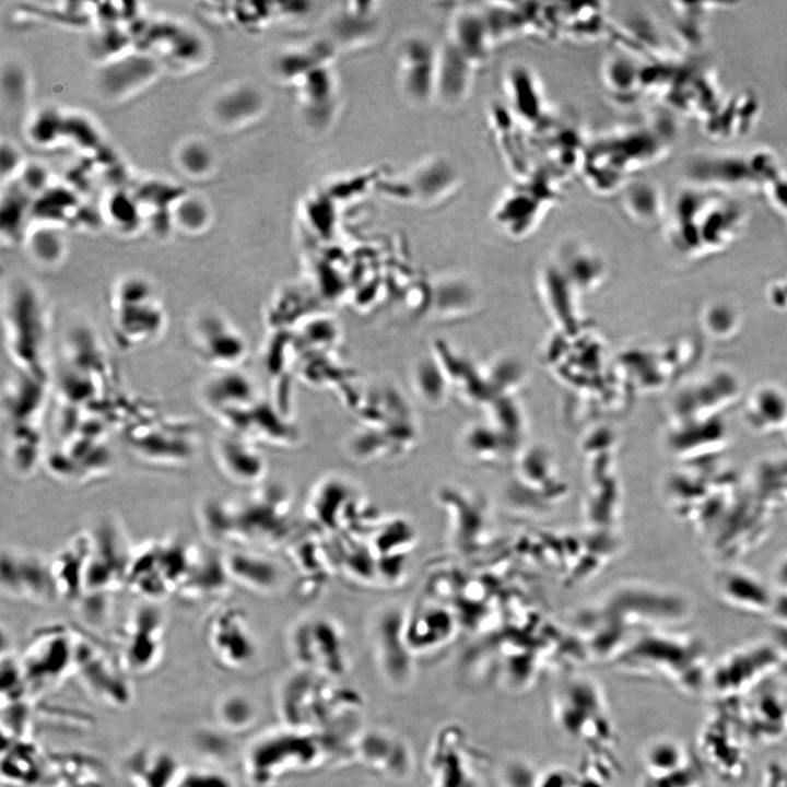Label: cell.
I'll return each mask as SVG.
<instances>
[{"label":"cell","instance_id":"1","mask_svg":"<svg viewBox=\"0 0 787 787\" xmlns=\"http://www.w3.org/2000/svg\"><path fill=\"white\" fill-rule=\"evenodd\" d=\"M244 497H210L200 503L199 526L212 542L230 549L271 547L291 532V496L278 485L260 484Z\"/></svg>","mask_w":787,"mask_h":787},{"label":"cell","instance_id":"2","mask_svg":"<svg viewBox=\"0 0 787 787\" xmlns=\"http://www.w3.org/2000/svg\"><path fill=\"white\" fill-rule=\"evenodd\" d=\"M361 697L336 679L301 669L287 678L278 696V709L286 728L342 735L341 729L360 715Z\"/></svg>","mask_w":787,"mask_h":787},{"label":"cell","instance_id":"3","mask_svg":"<svg viewBox=\"0 0 787 787\" xmlns=\"http://www.w3.org/2000/svg\"><path fill=\"white\" fill-rule=\"evenodd\" d=\"M337 736L291 728L266 735L247 749L244 772L252 785L269 786L286 775L314 771L345 754L341 748L348 747Z\"/></svg>","mask_w":787,"mask_h":787},{"label":"cell","instance_id":"4","mask_svg":"<svg viewBox=\"0 0 787 787\" xmlns=\"http://www.w3.org/2000/svg\"><path fill=\"white\" fill-rule=\"evenodd\" d=\"M200 550L179 536L134 544L126 589L143 601L156 603L177 595Z\"/></svg>","mask_w":787,"mask_h":787},{"label":"cell","instance_id":"5","mask_svg":"<svg viewBox=\"0 0 787 787\" xmlns=\"http://www.w3.org/2000/svg\"><path fill=\"white\" fill-rule=\"evenodd\" d=\"M89 532L90 552L84 595L79 604L111 607L116 594L126 589L134 544L129 541L121 521L111 515L98 519L89 528Z\"/></svg>","mask_w":787,"mask_h":787},{"label":"cell","instance_id":"6","mask_svg":"<svg viewBox=\"0 0 787 787\" xmlns=\"http://www.w3.org/2000/svg\"><path fill=\"white\" fill-rule=\"evenodd\" d=\"M166 646V616L156 602L143 601L113 634V657L126 676L141 677L161 663Z\"/></svg>","mask_w":787,"mask_h":787},{"label":"cell","instance_id":"7","mask_svg":"<svg viewBox=\"0 0 787 787\" xmlns=\"http://www.w3.org/2000/svg\"><path fill=\"white\" fill-rule=\"evenodd\" d=\"M4 316L9 354L19 371L46 377L47 321L36 291L27 285L15 287Z\"/></svg>","mask_w":787,"mask_h":787},{"label":"cell","instance_id":"8","mask_svg":"<svg viewBox=\"0 0 787 787\" xmlns=\"http://www.w3.org/2000/svg\"><path fill=\"white\" fill-rule=\"evenodd\" d=\"M110 305L114 333L122 346L149 343L164 329V308L145 279L124 278L113 290Z\"/></svg>","mask_w":787,"mask_h":787},{"label":"cell","instance_id":"9","mask_svg":"<svg viewBox=\"0 0 787 787\" xmlns=\"http://www.w3.org/2000/svg\"><path fill=\"white\" fill-rule=\"evenodd\" d=\"M74 655V627L50 623L35 629L19 656L31 691L51 689L73 676Z\"/></svg>","mask_w":787,"mask_h":787},{"label":"cell","instance_id":"10","mask_svg":"<svg viewBox=\"0 0 787 787\" xmlns=\"http://www.w3.org/2000/svg\"><path fill=\"white\" fill-rule=\"evenodd\" d=\"M202 637L212 660L224 670H242L257 656L256 637L240 606L223 603L212 608L204 619Z\"/></svg>","mask_w":787,"mask_h":787},{"label":"cell","instance_id":"11","mask_svg":"<svg viewBox=\"0 0 787 787\" xmlns=\"http://www.w3.org/2000/svg\"><path fill=\"white\" fill-rule=\"evenodd\" d=\"M291 649L302 669L330 678L348 669V651L338 623L326 616H310L295 624Z\"/></svg>","mask_w":787,"mask_h":787},{"label":"cell","instance_id":"12","mask_svg":"<svg viewBox=\"0 0 787 787\" xmlns=\"http://www.w3.org/2000/svg\"><path fill=\"white\" fill-rule=\"evenodd\" d=\"M75 631L73 676L103 705L114 708L127 706L131 690L127 676L111 655L85 633Z\"/></svg>","mask_w":787,"mask_h":787},{"label":"cell","instance_id":"13","mask_svg":"<svg viewBox=\"0 0 787 787\" xmlns=\"http://www.w3.org/2000/svg\"><path fill=\"white\" fill-rule=\"evenodd\" d=\"M0 588L3 596L15 601L42 606L58 601L49 559L27 549L1 550Z\"/></svg>","mask_w":787,"mask_h":787},{"label":"cell","instance_id":"14","mask_svg":"<svg viewBox=\"0 0 787 787\" xmlns=\"http://www.w3.org/2000/svg\"><path fill=\"white\" fill-rule=\"evenodd\" d=\"M126 438L136 457L156 467L185 466L193 459L197 450L196 433L185 424L136 427Z\"/></svg>","mask_w":787,"mask_h":787},{"label":"cell","instance_id":"15","mask_svg":"<svg viewBox=\"0 0 787 787\" xmlns=\"http://www.w3.org/2000/svg\"><path fill=\"white\" fill-rule=\"evenodd\" d=\"M367 539L376 560L378 582L400 583L406 576L408 555L416 541L412 525L402 517L379 520Z\"/></svg>","mask_w":787,"mask_h":787},{"label":"cell","instance_id":"16","mask_svg":"<svg viewBox=\"0 0 787 787\" xmlns=\"http://www.w3.org/2000/svg\"><path fill=\"white\" fill-rule=\"evenodd\" d=\"M192 339L201 360L221 371L233 369L246 352L239 331L216 314H205L196 321Z\"/></svg>","mask_w":787,"mask_h":787},{"label":"cell","instance_id":"17","mask_svg":"<svg viewBox=\"0 0 787 787\" xmlns=\"http://www.w3.org/2000/svg\"><path fill=\"white\" fill-rule=\"evenodd\" d=\"M89 552L90 532L83 529L69 537L49 559L58 600L74 608L84 595Z\"/></svg>","mask_w":787,"mask_h":787},{"label":"cell","instance_id":"18","mask_svg":"<svg viewBox=\"0 0 787 787\" xmlns=\"http://www.w3.org/2000/svg\"><path fill=\"white\" fill-rule=\"evenodd\" d=\"M213 458L219 471L237 485L256 488L267 475V461L254 443L232 433L215 441Z\"/></svg>","mask_w":787,"mask_h":787},{"label":"cell","instance_id":"19","mask_svg":"<svg viewBox=\"0 0 787 787\" xmlns=\"http://www.w3.org/2000/svg\"><path fill=\"white\" fill-rule=\"evenodd\" d=\"M738 392L739 385L733 375L715 372L681 392L676 406L678 418L681 420L719 415V412L736 399Z\"/></svg>","mask_w":787,"mask_h":787},{"label":"cell","instance_id":"20","mask_svg":"<svg viewBox=\"0 0 787 787\" xmlns=\"http://www.w3.org/2000/svg\"><path fill=\"white\" fill-rule=\"evenodd\" d=\"M404 614L396 608L384 610L373 626V643L378 662L391 679L409 674L413 655L404 638Z\"/></svg>","mask_w":787,"mask_h":787},{"label":"cell","instance_id":"21","mask_svg":"<svg viewBox=\"0 0 787 787\" xmlns=\"http://www.w3.org/2000/svg\"><path fill=\"white\" fill-rule=\"evenodd\" d=\"M185 771L175 753L156 747L138 749L124 765L129 787H177Z\"/></svg>","mask_w":787,"mask_h":787},{"label":"cell","instance_id":"22","mask_svg":"<svg viewBox=\"0 0 787 787\" xmlns=\"http://www.w3.org/2000/svg\"><path fill=\"white\" fill-rule=\"evenodd\" d=\"M550 202L537 185L525 183L501 197L495 207V220L509 235L524 236L535 228Z\"/></svg>","mask_w":787,"mask_h":787},{"label":"cell","instance_id":"23","mask_svg":"<svg viewBox=\"0 0 787 787\" xmlns=\"http://www.w3.org/2000/svg\"><path fill=\"white\" fill-rule=\"evenodd\" d=\"M50 759L30 737L3 739L1 778L9 787H32L48 779Z\"/></svg>","mask_w":787,"mask_h":787},{"label":"cell","instance_id":"24","mask_svg":"<svg viewBox=\"0 0 787 787\" xmlns=\"http://www.w3.org/2000/svg\"><path fill=\"white\" fill-rule=\"evenodd\" d=\"M231 585L222 552L201 549L177 596L197 603L224 596Z\"/></svg>","mask_w":787,"mask_h":787},{"label":"cell","instance_id":"25","mask_svg":"<svg viewBox=\"0 0 787 787\" xmlns=\"http://www.w3.org/2000/svg\"><path fill=\"white\" fill-rule=\"evenodd\" d=\"M232 584L256 592H269L281 579L279 566L250 549H228L222 552Z\"/></svg>","mask_w":787,"mask_h":787},{"label":"cell","instance_id":"26","mask_svg":"<svg viewBox=\"0 0 787 787\" xmlns=\"http://www.w3.org/2000/svg\"><path fill=\"white\" fill-rule=\"evenodd\" d=\"M450 44L478 68L490 59L495 40L483 9H466L456 15Z\"/></svg>","mask_w":787,"mask_h":787},{"label":"cell","instance_id":"27","mask_svg":"<svg viewBox=\"0 0 787 787\" xmlns=\"http://www.w3.org/2000/svg\"><path fill=\"white\" fill-rule=\"evenodd\" d=\"M447 614L439 608L424 603L404 614V638L414 656L438 648L446 643L451 630Z\"/></svg>","mask_w":787,"mask_h":787},{"label":"cell","instance_id":"28","mask_svg":"<svg viewBox=\"0 0 787 787\" xmlns=\"http://www.w3.org/2000/svg\"><path fill=\"white\" fill-rule=\"evenodd\" d=\"M479 69L450 43L438 52L435 94L448 105L461 103L470 93Z\"/></svg>","mask_w":787,"mask_h":787},{"label":"cell","instance_id":"29","mask_svg":"<svg viewBox=\"0 0 787 787\" xmlns=\"http://www.w3.org/2000/svg\"><path fill=\"white\" fill-rule=\"evenodd\" d=\"M251 393L249 380L233 369L209 378L202 389L203 401L219 418L239 412L250 402Z\"/></svg>","mask_w":787,"mask_h":787},{"label":"cell","instance_id":"30","mask_svg":"<svg viewBox=\"0 0 787 787\" xmlns=\"http://www.w3.org/2000/svg\"><path fill=\"white\" fill-rule=\"evenodd\" d=\"M352 745V755L361 763L379 773L400 774L409 764L403 745L383 733H368L359 743Z\"/></svg>","mask_w":787,"mask_h":787},{"label":"cell","instance_id":"31","mask_svg":"<svg viewBox=\"0 0 787 787\" xmlns=\"http://www.w3.org/2000/svg\"><path fill=\"white\" fill-rule=\"evenodd\" d=\"M506 91L514 111L526 122L536 124L544 115V95L540 81L533 72L521 66H514L506 74Z\"/></svg>","mask_w":787,"mask_h":787},{"label":"cell","instance_id":"32","mask_svg":"<svg viewBox=\"0 0 787 787\" xmlns=\"http://www.w3.org/2000/svg\"><path fill=\"white\" fill-rule=\"evenodd\" d=\"M745 418L754 428L770 432L787 423V393L777 386L759 387L748 399Z\"/></svg>","mask_w":787,"mask_h":787},{"label":"cell","instance_id":"33","mask_svg":"<svg viewBox=\"0 0 787 787\" xmlns=\"http://www.w3.org/2000/svg\"><path fill=\"white\" fill-rule=\"evenodd\" d=\"M291 559L303 575L304 583L315 589L325 584L336 567L334 552L318 539L305 538L292 545Z\"/></svg>","mask_w":787,"mask_h":787},{"label":"cell","instance_id":"34","mask_svg":"<svg viewBox=\"0 0 787 787\" xmlns=\"http://www.w3.org/2000/svg\"><path fill=\"white\" fill-rule=\"evenodd\" d=\"M48 787H105L96 765L80 754L50 759Z\"/></svg>","mask_w":787,"mask_h":787},{"label":"cell","instance_id":"35","mask_svg":"<svg viewBox=\"0 0 787 787\" xmlns=\"http://www.w3.org/2000/svg\"><path fill=\"white\" fill-rule=\"evenodd\" d=\"M621 203L625 213L643 224L656 222L662 213V197L648 180H635L623 187Z\"/></svg>","mask_w":787,"mask_h":787},{"label":"cell","instance_id":"36","mask_svg":"<svg viewBox=\"0 0 787 787\" xmlns=\"http://www.w3.org/2000/svg\"><path fill=\"white\" fill-rule=\"evenodd\" d=\"M638 77L634 62L621 54L611 55L602 66V80L607 89L614 94L632 92Z\"/></svg>","mask_w":787,"mask_h":787},{"label":"cell","instance_id":"37","mask_svg":"<svg viewBox=\"0 0 787 787\" xmlns=\"http://www.w3.org/2000/svg\"><path fill=\"white\" fill-rule=\"evenodd\" d=\"M177 787H234L232 780L219 770L198 767L185 771Z\"/></svg>","mask_w":787,"mask_h":787},{"label":"cell","instance_id":"38","mask_svg":"<svg viewBox=\"0 0 787 787\" xmlns=\"http://www.w3.org/2000/svg\"><path fill=\"white\" fill-rule=\"evenodd\" d=\"M219 716L226 727L235 729L244 727L251 720L252 709L244 700L230 697L221 703Z\"/></svg>","mask_w":787,"mask_h":787},{"label":"cell","instance_id":"39","mask_svg":"<svg viewBox=\"0 0 787 787\" xmlns=\"http://www.w3.org/2000/svg\"><path fill=\"white\" fill-rule=\"evenodd\" d=\"M59 237L50 231H39L32 238L33 254L45 263H54L61 257L62 246Z\"/></svg>","mask_w":787,"mask_h":787},{"label":"cell","instance_id":"40","mask_svg":"<svg viewBox=\"0 0 787 787\" xmlns=\"http://www.w3.org/2000/svg\"><path fill=\"white\" fill-rule=\"evenodd\" d=\"M178 220L186 228H199L205 222V211L196 201H187L178 209Z\"/></svg>","mask_w":787,"mask_h":787},{"label":"cell","instance_id":"41","mask_svg":"<svg viewBox=\"0 0 787 787\" xmlns=\"http://www.w3.org/2000/svg\"><path fill=\"white\" fill-rule=\"evenodd\" d=\"M184 164L190 171L199 172L208 164V157L205 152L199 146L188 148L183 155Z\"/></svg>","mask_w":787,"mask_h":787},{"label":"cell","instance_id":"42","mask_svg":"<svg viewBox=\"0 0 787 787\" xmlns=\"http://www.w3.org/2000/svg\"><path fill=\"white\" fill-rule=\"evenodd\" d=\"M776 578L779 585L787 588V559L778 565L776 571Z\"/></svg>","mask_w":787,"mask_h":787},{"label":"cell","instance_id":"43","mask_svg":"<svg viewBox=\"0 0 787 787\" xmlns=\"http://www.w3.org/2000/svg\"><path fill=\"white\" fill-rule=\"evenodd\" d=\"M784 430H785V431H786V433H787V423H786V425H785Z\"/></svg>","mask_w":787,"mask_h":787}]
</instances>
